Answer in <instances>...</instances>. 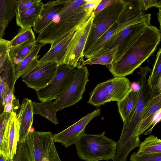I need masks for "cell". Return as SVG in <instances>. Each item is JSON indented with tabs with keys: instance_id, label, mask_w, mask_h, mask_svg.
<instances>
[{
	"instance_id": "cell-23",
	"label": "cell",
	"mask_w": 161,
	"mask_h": 161,
	"mask_svg": "<svg viewBox=\"0 0 161 161\" xmlns=\"http://www.w3.org/2000/svg\"><path fill=\"white\" fill-rule=\"evenodd\" d=\"M139 90L131 87L126 96L117 102L118 111L122 120L124 121L135 107L138 98Z\"/></svg>"
},
{
	"instance_id": "cell-1",
	"label": "cell",
	"mask_w": 161,
	"mask_h": 161,
	"mask_svg": "<svg viewBox=\"0 0 161 161\" xmlns=\"http://www.w3.org/2000/svg\"><path fill=\"white\" fill-rule=\"evenodd\" d=\"M140 75L137 83L139 88L137 103L129 116L123 121L119 140L116 142V149L113 161H126L130 152L139 147L141 143L137 134L145 109L150 101L161 93V89L149 86L147 75L152 70L147 66L140 67Z\"/></svg>"
},
{
	"instance_id": "cell-24",
	"label": "cell",
	"mask_w": 161,
	"mask_h": 161,
	"mask_svg": "<svg viewBox=\"0 0 161 161\" xmlns=\"http://www.w3.org/2000/svg\"><path fill=\"white\" fill-rule=\"evenodd\" d=\"M36 40L26 42L17 47H9L8 55L14 65L19 63L37 46Z\"/></svg>"
},
{
	"instance_id": "cell-22",
	"label": "cell",
	"mask_w": 161,
	"mask_h": 161,
	"mask_svg": "<svg viewBox=\"0 0 161 161\" xmlns=\"http://www.w3.org/2000/svg\"><path fill=\"white\" fill-rule=\"evenodd\" d=\"M33 114H36L46 118L52 123L57 125L59 122L57 116L55 101H45L38 103L31 101Z\"/></svg>"
},
{
	"instance_id": "cell-42",
	"label": "cell",
	"mask_w": 161,
	"mask_h": 161,
	"mask_svg": "<svg viewBox=\"0 0 161 161\" xmlns=\"http://www.w3.org/2000/svg\"><path fill=\"white\" fill-rule=\"evenodd\" d=\"M9 160L3 153L0 150V161H9Z\"/></svg>"
},
{
	"instance_id": "cell-31",
	"label": "cell",
	"mask_w": 161,
	"mask_h": 161,
	"mask_svg": "<svg viewBox=\"0 0 161 161\" xmlns=\"http://www.w3.org/2000/svg\"><path fill=\"white\" fill-rule=\"evenodd\" d=\"M36 40L34 32L31 28L19 29L17 34L9 41V47H17L26 42Z\"/></svg>"
},
{
	"instance_id": "cell-15",
	"label": "cell",
	"mask_w": 161,
	"mask_h": 161,
	"mask_svg": "<svg viewBox=\"0 0 161 161\" xmlns=\"http://www.w3.org/2000/svg\"><path fill=\"white\" fill-rule=\"evenodd\" d=\"M106 90L109 102H118L127 94L131 88V83L125 77H114L106 81Z\"/></svg>"
},
{
	"instance_id": "cell-10",
	"label": "cell",
	"mask_w": 161,
	"mask_h": 161,
	"mask_svg": "<svg viewBox=\"0 0 161 161\" xmlns=\"http://www.w3.org/2000/svg\"><path fill=\"white\" fill-rule=\"evenodd\" d=\"M57 66L55 62L38 64L22 75V80L27 86L36 91L44 88L55 76Z\"/></svg>"
},
{
	"instance_id": "cell-17",
	"label": "cell",
	"mask_w": 161,
	"mask_h": 161,
	"mask_svg": "<svg viewBox=\"0 0 161 161\" xmlns=\"http://www.w3.org/2000/svg\"><path fill=\"white\" fill-rule=\"evenodd\" d=\"M78 27L74 29L51 45L50 49L47 53L42 58L38 60V64L40 65L48 62H55L57 63L60 61L65 55L68 45Z\"/></svg>"
},
{
	"instance_id": "cell-6",
	"label": "cell",
	"mask_w": 161,
	"mask_h": 161,
	"mask_svg": "<svg viewBox=\"0 0 161 161\" xmlns=\"http://www.w3.org/2000/svg\"><path fill=\"white\" fill-rule=\"evenodd\" d=\"M25 141L31 161H61L51 132L30 131Z\"/></svg>"
},
{
	"instance_id": "cell-30",
	"label": "cell",
	"mask_w": 161,
	"mask_h": 161,
	"mask_svg": "<svg viewBox=\"0 0 161 161\" xmlns=\"http://www.w3.org/2000/svg\"><path fill=\"white\" fill-rule=\"evenodd\" d=\"M161 48L158 52L153 69L147 79L148 84L152 89L157 87L161 89Z\"/></svg>"
},
{
	"instance_id": "cell-29",
	"label": "cell",
	"mask_w": 161,
	"mask_h": 161,
	"mask_svg": "<svg viewBox=\"0 0 161 161\" xmlns=\"http://www.w3.org/2000/svg\"><path fill=\"white\" fill-rule=\"evenodd\" d=\"M106 81L98 84L90 93V97L87 103L99 107L109 102L106 90Z\"/></svg>"
},
{
	"instance_id": "cell-5",
	"label": "cell",
	"mask_w": 161,
	"mask_h": 161,
	"mask_svg": "<svg viewBox=\"0 0 161 161\" xmlns=\"http://www.w3.org/2000/svg\"><path fill=\"white\" fill-rule=\"evenodd\" d=\"M125 3V0H119L117 3L94 14L83 51L84 56L96 41L116 21L123 9Z\"/></svg>"
},
{
	"instance_id": "cell-38",
	"label": "cell",
	"mask_w": 161,
	"mask_h": 161,
	"mask_svg": "<svg viewBox=\"0 0 161 161\" xmlns=\"http://www.w3.org/2000/svg\"><path fill=\"white\" fill-rule=\"evenodd\" d=\"M118 1L119 0H102L94 11V14L98 13L108 6L117 3Z\"/></svg>"
},
{
	"instance_id": "cell-14",
	"label": "cell",
	"mask_w": 161,
	"mask_h": 161,
	"mask_svg": "<svg viewBox=\"0 0 161 161\" xmlns=\"http://www.w3.org/2000/svg\"><path fill=\"white\" fill-rule=\"evenodd\" d=\"M161 112V93L153 98L146 106L142 118L137 136L144 133L152 125V127L146 131L150 134L155 125L160 120Z\"/></svg>"
},
{
	"instance_id": "cell-44",
	"label": "cell",
	"mask_w": 161,
	"mask_h": 161,
	"mask_svg": "<svg viewBox=\"0 0 161 161\" xmlns=\"http://www.w3.org/2000/svg\"><path fill=\"white\" fill-rule=\"evenodd\" d=\"M5 126V125L3 128V129L1 131V132L0 133V146L1 142H2V139L3 138V136Z\"/></svg>"
},
{
	"instance_id": "cell-26",
	"label": "cell",
	"mask_w": 161,
	"mask_h": 161,
	"mask_svg": "<svg viewBox=\"0 0 161 161\" xmlns=\"http://www.w3.org/2000/svg\"><path fill=\"white\" fill-rule=\"evenodd\" d=\"M118 49V47H117L111 49H107L100 53L96 54L84 61L80 66H85L86 64H99L108 66L113 63Z\"/></svg>"
},
{
	"instance_id": "cell-16",
	"label": "cell",
	"mask_w": 161,
	"mask_h": 161,
	"mask_svg": "<svg viewBox=\"0 0 161 161\" xmlns=\"http://www.w3.org/2000/svg\"><path fill=\"white\" fill-rule=\"evenodd\" d=\"M31 101L27 98H24L18 114L20 123L19 141L21 143L25 141L32 125L34 114Z\"/></svg>"
},
{
	"instance_id": "cell-4",
	"label": "cell",
	"mask_w": 161,
	"mask_h": 161,
	"mask_svg": "<svg viewBox=\"0 0 161 161\" xmlns=\"http://www.w3.org/2000/svg\"><path fill=\"white\" fill-rule=\"evenodd\" d=\"M93 12L82 7L72 15L56 23L51 22L40 33L36 39L37 43L44 46L52 45L87 20Z\"/></svg>"
},
{
	"instance_id": "cell-11",
	"label": "cell",
	"mask_w": 161,
	"mask_h": 161,
	"mask_svg": "<svg viewBox=\"0 0 161 161\" xmlns=\"http://www.w3.org/2000/svg\"><path fill=\"white\" fill-rule=\"evenodd\" d=\"M101 112L100 108H97L67 129L54 134V142H60L65 147L76 145L81 136L85 133L86 126L93 119L99 115Z\"/></svg>"
},
{
	"instance_id": "cell-21",
	"label": "cell",
	"mask_w": 161,
	"mask_h": 161,
	"mask_svg": "<svg viewBox=\"0 0 161 161\" xmlns=\"http://www.w3.org/2000/svg\"><path fill=\"white\" fill-rule=\"evenodd\" d=\"M41 44H37L32 51L19 63L14 65L16 80L23 74L38 64V54L42 47Z\"/></svg>"
},
{
	"instance_id": "cell-34",
	"label": "cell",
	"mask_w": 161,
	"mask_h": 161,
	"mask_svg": "<svg viewBox=\"0 0 161 161\" xmlns=\"http://www.w3.org/2000/svg\"><path fill=\"white\" fill-rule=\"evenodd\" d=\"M40 0H19L17 1L16 15L37 4Z\"/></svg>"
},
{
	"instance_id": "cell-12",
	"label": "cell",
	"mask_w": 161,
	"mask_h": 161,
	"mask_svg": "<svg viewBox=\"0 0 161 161\" xmlns=\"http://www.w3.org/2000/svg\"><path fill=\"white\" fill-rule=\"evenodd\" d=\"M19 126L18 114L13 111L6 124L0 146V150L9 160H12L16 154L19 140Z\"/></svg>"
},
{
	"instance_id": "cell-39",
	"label": "cell",
	"mask_w": 161,
	"mask_h": 161,
	"mask_svg": "<svg viewBox=\"0 0 161 161\" xmlns=\"http://www.w3.org/2000/svg\"><path fill=\"white\" fill-rule=\"evenodd\" d=\"M102 0H86V3L83 5L84 8L91 12H93Z\"/></svg>"
},
{
	"instance_id": "cell-25",
	"label": "cell",
	"mask_w": 161,
	"mask_h": 161,
	"mask_svg": "<svg viewBox=\"0 0 161 161\" xmlns=\"http://www.w3.org/2000/svg\"><path fill=\"white\" fill-rule=\"evenodd\" d=\"M0 78L7 85L10 91L14 92L16 81L14 66L8 53L0 72Z\"/></svg>"
},
{
	"instance_id": "cell-35",
	"label": "cell",
	"mask_w": 161,
	"mask_h": 161,
	"mask_svg": "<svg viewBox=\"0 0 161 161\" xmlns=\"http://www.w3.org/2000/svg\"><path fill=\"white\" fill-rule=\"evenodd\" d=\"M9 41L0 39V72L8 53Z\"/></svg>"
},
{
	"instance_id": "cell-3",
	"label": "cell",
	"mask_w": 161,
	"mask_h": 161,
	"mask_svg": "<svg viewBox=\"0 0 161 161\" xmlns=\"http://www.w3.org/2000/svg\"><path fill=\"white\" fill-rule=\"evenodd\" d=\"M76 145L77 154L85 161L113 160L115 157L116 142L104 135L84 133Z\"/></svg>"
},
{
	"instance_id": "cell-43",
	"label": "cell",
	"mask_w": 161,
	"mask_h": 161,
	"mask_svg": "<svg viewBox=\"0 0 161 161\" xmlns=\"http://www.w3.org/2000/svg\"><path fill=\"white\" fill-rule=\"evenodd\" d=\"M159 12L157 14V17L160 24V30H161V8H158Z\"/></svg>"
},
{
	"instance_id": "cell-28",
	"label": "cell",
	"mask_w": 161,
	"mask_h": 161,
	"mask_svg": "<svg viewBox=\"0 0 161 161\" xmlns=\"http://www.w3.org/2000/svg\"><path fill=\"white\" fill-rule=\"evenodd\" d=\"M139 147L136 152L138 154L161 153V140L155 136L151 135L141 142Z\"/></svg>"
},
{
	"instance_id": "cell-8",
	"label": "cell",
	"mask_w": 161,
	"mask_h": 161,
	"mask_svg": "<svg viewBox=\"0 0 161 161\" xmlns=\"http://www.w3.org/2000/svg\"><path fill=\"white\" fill-rule=\"evenodd\" d=\"M76 69L69 65H58L56 75L45 87L36 91L37 99L41 102L52 101L59 97L73 80Z\"/></svg>"
},
{
	"instance_id": "cell-37",
	"label": "cell",
	"mask_w": 161,
	"mask_h": 161,
	"mask_svg": "<svg viewBox=\"0 0 161 161\" xmlns=\"http://www.w3.org/2000/svg\"><path fill=\"white\" fill-rule=\"evenodd\" d=\"M9 91H11L8 86L0 78V114L3 111V102L4 97L5 95Z\"/></svg>"
},
{
	"instance_id": "cell-18",
	"label": "cell",
	"mask_w": 161,
	"mask_h": 161,
	"mask_svg": "<svg viewBox=\"0 0 161 161\" xmlns=\"http://www.w3.org/2000/svg\"><path fill=\"white\" fill-rule=\"evenodd\" d=\"M151 20L148 19L140 22L132 30L118 46L117 51L114 57L113 63L116 62L120 59L125 52L142 35L146 27L150 25Z\"/></svg>"
},
{
	"instance_id": "cell-41",
	"label": "cell",
	"mask_w": 161,
	"mask_h": 161,
	"mask_svg": "<svg viewBox=\"0 0 161 161\" xmlns=\"http://www.w3.org/2000/svg\"><path fill=\"white\" fill-rule=\"evenodd\" d=\"M10 114L3 112L0 114V133L5 125Z\"/></svg>"
},
{
	"instance_id": "cell-7",
	"label": "cell",
	"mask_w": 161,
	"mask_h": 161,
	"mask_svg": "<svg viewBox=\"0 0 161 161\" xmlns=\"http://www.w3.org/2000/svg\"><path fill=\"white\" fill-rule=\"evenodd\" d=\"M94 16L93 12L89 18L76 29L65 55L57 63L58 65L65 64L75 68L80 67L84 61L83 51Z\"/></svg>"
},
{
	"instance_id": "cell-27",
	"label": "cell",
	"mask_w": 161,
	"mask_h": 161,
	"mask_svg": "<svg viewBox=\"0 0 161 161\" xmlns=\"http://www.w3.org/2000/svg\"><path fill=\"white\" fill-rule=\"evenodd\" d=\"M117 28L118 23L116 21L107 31L96 41L88 52L84 55V57L88 59L97 53L114 35L117 33Z\"/></svg>"
},
{
	"instance_id": "cell-13",
	"label": "cell",
	"mask_w": 161,
	"mask_h": 161,
	"mask_svg": "<svg viewBox=\"0 0 161 161\" xmlns=\"http://www.w3.org/2000/svg\"><path fill=\"white\" fill-rule=\"evenodd\" d=\"M70 0L50 1L44 3L41 12L33 27V31L39 34L51 22L55 16Z\"/></svg>"
},
{
	"instance_id": "cell-19",
	"label": "cell",
	"mask_w": 161,
	"mask_h": 161,
	"mask_svg": "<svg viewBox=\"0 0 161 161\" xmlns=\"http://www.w3.org/2000/svg\"><path fill=\"white\" fill-rule=\"evenodd\" d=\"M17 0H0V39L3 38L9 23L16 15Z\"/></svg>"
},
{
	"instance_id": "cell-32",
	"label": "cell",
	"mask_w": 161,
	"mask_h": 161,
	"mask_svg": "<svg viewBox=\"0 0 161 161\" xmlns=\"http://www.w3.org/2000/svg\"><path fill=\"white\" fill-rule=\"evenodd\" d=\"M9 161H31L26 141L22 143L18 142L16 154Z\"/></svg>"
},
{
	"instance_id": "cell-40",
	"label": "cell",
	"mask_w": 161,
	"mask_h": 161,
	"mask_svg": "<svg viewBox=\"0 0 161 161\" xmlns=\"http://www.w3.org/2000/svg\"><path fill=\"white\" fill-rule=\"evenodd\" d=\"M16 99L14 95V92H8L5 95L3 99V108L6 104L13 102Z\"/></svg>"
},
{
	"instance_id": "cell-33",
	"label": "cell",
	"mask_w": 161,
	"mask_h": 161,
	"mask_svg": "<svg viewBox=\"0 0 161 161\" xmlns=\"http://www.w3.org/2000/svg\"><path fill=\"white\" fill-rule=\"evenodd\" d=\"M130 161H161V153H143L134 152L131 156Z\"/></svg>"
},
{
	"instance_id": "cell-2",
	"label": "cell",
	"mask_w": 161,
	"mask_h": 161,
	"mask_svg": "<svg viewBox=\"0 0 161 161\" xmlns=\"http://www.w3.org/2000/svg\"><path fill=\"white\" fill-rule=\"evenodd\" d=\"M161 31L151 25L118 61L107 66L114 77L131 74L154 53L161 41Z\"/></svg>"
},
{
	"instance_id": "cell-20",
	"label": "cell",
	"mask_w": 161,
	"mask_h": 161,
	"mask_svg": "<svg viewBox=\"0 0 161 161\" xmlns=\"http://www.w3.org/2000/svg\"><path fill=\"white\" fill-rule=\"evenodd\" d=\"M44 3L41 1L37 4L16 15L17 25L22 29L33 27L42 10Z\"/></svg>"
},
{
	"instance_id": "cell-9",
	"label": "cell",
	"mask_w": 161,
	"mask_h": 161,
	"mask_svg": "<svg viewBox=\"0 0 161 161\" xmlns=\"http://www.w3.org/2000/svg\"><path fill=\"white\" fill-rule=\"evenodd\" d=\"M89 71L85 66L77 68L73 80L61 96L56 99L57 111L71 106L81 100L85 91L86 86L89 81Z\"/></svg>"
},
{
	"instance_id": "cell-36",
	"label": "cell",
	"mask_w": 161,
	"mask_h": 161,
	"mask_svg": "<svg viewBox=\"0 0 161 161\" xmlns=\"http://www.w3.org/2000/svg\"><path fill=\"white\" fill-rule=\"evenodd\" d=\"M138 2L139 8L144 12L154 7L161 8V0H138Z\"/></svg>"
}]
</instances>
